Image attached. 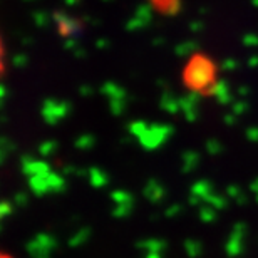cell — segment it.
<instances>
[{
	"mask_svg": "<svg viewBox=\"0 0 258 258\" xmlns=\"http://www.w3.org/2000/svg\"><path fill=\"white\" fill-rule=\"evenodd\" d=\"M189 69L196 71L198 75H193L189 77V87L191 89H198V91H204L208 89L211 84H215V66L213 62H208L206 59H203V64H193L189 66Z\"/></svg>",
	"mask_w": 258,
	"mask_h": 258,
	"instance_id": "obj_1",
	"label": "cell"
},
{
	"mask_svg": "<svg viewBox=\"0 0 258 258\" xmlns=\"http://www.w3.org/2000/svg\"><path fill=\"white\" fill-rule=\"evenodd\" d=\"M0 258H15V257L10 255L9 252H3V250H0Z\"/></svg>",
	"mask_w": 258,
	"mask_h": 258,
	"instance_id": "obj_3",
	"label": "cell"
},
{
	"mask_svg": "<svg viewBox=\"0 0 258 258\" xmlns=\"http://www.w3.org/2000/svg\"><path fill=\"white\" fill-rule=\"evenodd\" d=\"M5 69H7V49L2 34H0V77L5 74Z\"/></svg>",
	"mask_w": 258,
	"mask_h": 258,
	"instance_id": "obj_2",
	"label": "cell"
}]
</instances>
